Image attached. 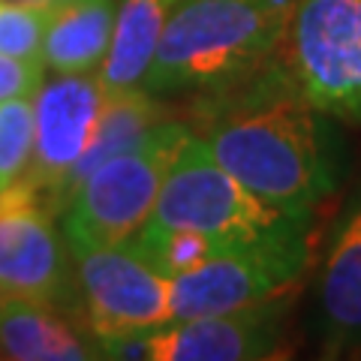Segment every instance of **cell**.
Here are the masks:
<instances>
[{"mask_svg":"<svg viewBox=\"0 0 361 361\" xmlns=\"http://www.w3.org/2000/svg\"><path fill=\"white\" fill-rule=\"evenodd\" d=\"M235 180L286 211H313L337 184L325 115L271 61L244 78L202 135Z\"/></svg>","mask_w":361,"mask_h":361,"instance_id":"obj_1","label":"cell"},{"mask_svg":"<svg viewBox=\"0 0 361 361\" xmlns=\"http://www.w3.org/2000/svg\"><path fill=\"white\" fill-rule=\"evenodd\" d=\"M292 0H178L142 87H229L274 61Z\"/></svg>","mask_w":361,"mask_h":361,"instance_id":"obj_2","label":"cell"},{"mask_svg":"<svg viewBox=\"0 0 361 361\" xmlns=\"http://www.w3.org/2000/svg\"><path fill=\"white\" fill-rule=\"evenodd\" d=\"M310 211H286L250 193L211 154L202 135H190L160 187L151 220L154 229H196L223 250L307 232Z\"/></svg>","mask_w":361,"mask_h":361,"instance_id":"obj_3","label":"cell"},{"mask_svg":"<svg viewBox=\"0 0 361 361\" xmlns=\"http://www.w3.org/2000/svg\"><path fill=\"white\" fill-rule=\"evenodd\" d=\"M190 135L184 123L160 121L135 148L99 163L66 202L63 235L70 250L130 241L151 220L163 180Z\"/></svg>","mask_w":361,"mask_h":361,"instance_id":"obj_4","label":"cell"},{"mask_svg":"<svg viewBox=\"0 0 361 361\" xmlns=\"http://www.w3.org/2000/svg\"><path fill=\"white\" fill-rule=\"evenodd\" d=\"M274 63L322 115L361 123V0H292Z\"/></svg>","mask_w":361,"mask_h":361,"instance_id":"obj_5","label":"cell"},{"mask_svg":"<svg viewBox=\"0 0 361 361\" xmlns=\"http://www.w3.org/2000/svg\"><path fill=\"white\" fill-rule=\"evenodd\" d=\"M304 265L307 232L226 247L202 268L172 280L175 322L271 304L301 277Z\"/></svg>","mask_w":361,"mask_h":361,"instance_id":"obj_6","label":"cell"},{"mask_svg":"<svg viewBox=\"0 0 361 361\" xmlns=\"http://www.w3.org/2000/svg\"><path fill=\"white\" fill-rule=\"evenodd\" d=\"M75 262L87 325L103 349L139 341L175 322L172 280L154 271L127 241L75 250Z\"/></svg>","mask_w":361,"mask_h":361,"instance_id":"obj_7","label":"cell"},{"mask_svg":"<svg viewBox=\"0 0 361 361\" xmlns=\"http://www.w3.org/2000/svg\"><path fill=\"white\" fill-rule=\"evenodd\" d=\"M103 99L106 90L94 73H58L33 94V151L18 180L37 190L49 211L61 208V184L94 139Z\"/></svg>","mask_w":361,"mask_h":361,"instance_id":"obj_8","label":"cell"},{"mask_svg":"<svg viewBox=\"0 0 361 361\" xmlns=\"http://www.w3.org/2000/svg\"><path fill=\"white\" fill-rule=\"evenodd\" d=\"M45 199L25 180L0 190V289L51 301L61 295L66 259Z\"/></svg>","mask_w":361,"mask_h":361,"instance_id":"obj_9","label":"cell"},{"mask_svg":"<svg viewBox=\"0 0 361 361\" xmlns=\"http://www.w3.org/2000/svg\"><path fill=\"white\" fill-rule=\"evenodd\" d=\"M274 346L277 319L268 304L199 319H178L142 337V355L154 361H247L268 358Z\"/></svg>","mask_w":361,"mask_h":361,"instance_id":"obj_10","label":"cell"},{"mask_svg":"<svg viewBox=\"0 0 361 361\" xmlns=\"http://www.w3.org/2000/svg\"><path fill=\"white\" fill-rule=\"evenodd\" d=\"M94 353L49 301L0 289V358L13 361H82Z\"/></svg>","mask_w":361,"mask_h":361,"instance_id":"obj_11","label":"cell"},{"mask_svg":"<svg viewBox=\"0 0 361 361\" xmlns=\"http://www.w3.org/2000/svg\"><path fill=\"white\" fill-rule=\"evenodd\" d=\"M115 0L54 4L42 37V66L51 73H99L115 30Z\"/></svg>","mask_w":361,"mask_h":361,"instance_id":"obj_12","label":"cell"},{"mask_svg":"<svg viewBox=\"0 0 361 361\" xmlns=\"http://www.w3.org/2000/svg\"><path fill=\"white\" fill-rule=\"evenodd\" d=\"M175 4L178 0H121L109 54L97 73L106 94L142 87Z\"/></svg>","mask_w":361,"mask_h":361,"instance_id":"obj_13","label":"cell"},{"mask_svg":"<svg viewBox=\"0 0 361 361\" xmlns=\"http://www.w3.org/2000/svg\"><path fill=\"white\" fill-rule=\"evenodd\" d=\"M319 310L329 341H361V202L337 232L319 277Z\"/></svg>","mask_w":361,"mask_h":361,"instance_id":"obj_14","label":"cell"},{"mask_svg":"<svg viewBox=\"0 0 361 361\" xmlns=\"http://www.w3.org/2000/svg\"><path fill=\"white\" fill-rule=\"evenodd\" d=\"M160 121H163V111L145 87H130V90L106 94L103 111H99V121H97V133H94V139H90L87 151L78 157V163L70 169V175H66V180L61 184L58 205H66V202H70L73 190L82 184L99 163H106L109 157H118L123 151L135 148Z\"/></svg>","mask_w":361,"mask_h":361,"instance_id":"obj_15","label":"cell"},{"mask_svg":"<svg viewBox=\"0 0 361 361\" xmlns=\"http://www.w3.org/2000/svg\"><path fill=\"white\" fill-rule=\"evenodd\" d=\"M127 244L154 271H160L166 280L190 274V271L202 268L208 259H214L223 250V247L205 232H196V229H154V226H142Z\"/></svg>","mask_w":361,"mask_h":361,"instance_id":"obj_16","label":"cell"},{"mask_svg":"<svg viewBox=\"0 0 361 361\" xmlns=\"http://www.w3.org/2000/svg\"><path fill=\"white\" fill-rule=\"evenodd\" d=\"M33 151V97L0 103V190L25 175Z\"/></svg>","mask_w":361,"mask_h":361,"instance_id":"obj_17","label":"cell"},{"mask_svg":"<svg viewBox=\"0 0 361 361\" xmlns=\"http://www.w3.org/2000/svg\"><path fill=\"white\" fill-rule=\"evenodd\" d=\"M51 6L0 4V54L39 61Z\"/></svg>","mask_w":361,"mask_h":361,"instance_id":"obj_18","label":"cell"},{"mask_svg":"<svg viewBox=\"0 0 361 361\" xmlns=\"http://www.w3.org/2000/svg\"><path fill=\"white\" fill-rule=\"evenodd\" d=\"M42 61H25L0 54V103L16 97H33L42 85Z\"/></svg>","mask_w":361,"mask_h":361,"instance_id":"obj_19","label":"cell"},{"mask_svg":"<svg viewBox=\"0 0 361 361\" xmlns=\"http://www.w3.org/2000/svg\"><path fill=\"white\" fill-rule=\"evenodd\" d=\"M49 4H51V6H54V4H66V0H49Z\"/></svg>","mask_w":361,"mask_h":361,"instance_id":"obj_20","label":"cell"}]
</instances>
